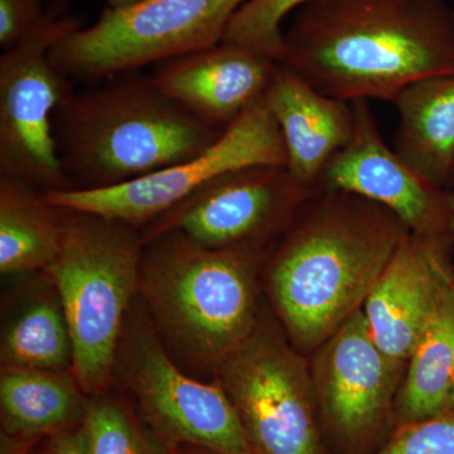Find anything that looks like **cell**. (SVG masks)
Wrapping results in <instances>:
<instances>
[{
	"instance_id": "obj_1",
	"label": "cell",
	"mask_w": 454,
	"mask_h": 454,
	"mask_svg": "<svg viewBox=\"0 0 454 454\" xmlns=\"http://www.w3.org/2000/svg\"><path fill=\"white\" fill-rule=\"evenodd\" d=\"M292 16L280 64L327 97L393 103L411 83L454 74L448 0H310Z\"/></svg>"
},
{
	"instance_id": "obj_2",
	"label": "cell",
	"mask_w": 454,
	"mask_h": 454,
	"mask_svg": "<svg viewBox=\"0 0 454 454\" xmlns=\"http://www.w3.org/2000/svg\"><path fill=\"white\" fill-rule=\"evenodd\" d=\"M409 232L379 203L319 188L262 270L278 322L298 351L313 354L363 309Z\"/></svg>"
},
{
	"instance_id": "obj_3",
	"label": "cell",
	"mask_w": 454,
	"mask_h": 454,
	"mask_svg": "<svg viewBox=\"0 0 454 454\" xmlns=\"http://www.w3.org/2000/svg\"><path fill=\"white\" fill-rule=\"evenodd\" d=\"M270 250L207 249L179 231L146 240L139 295L166 348L212 373L240 348L262 318Z\"/></svg>"
},
{
	"instance_id": "obj_4",
	"label": "cell",
	"mask_w": 454,
	"mask_h": 454,
	"mask_svg": "<svg viewBox=\"0 0 454 454\" xmlns=\"http://www.w3.org/2000/svg\"><path fill=\"white\" fill-rule=\"evenodd\" d=\"M221 133L163 95L151 77L73 92L55 116L59 158L74 188L151 175L201 153Z\"/></svg>"
},
{
	"instance_id": "obj_5",
	"label": "cell",
	"mask_w": 454,
	"mask_h": 454,
	"mask_svg": "<svg viewBox=\"0 0 454 454\" xmlns=\"http://www.w3.org/2000/svg\"><path fill=\"white\" fill-rule=\"evenodd\" d=\"M143 253L138 227L65 211L61 250L44 271L70 328L71 372L89 396L107 393L114 382L122 331L140 291Z\"/></svg>"
},
{
	"instance_id": "obj_6",
	"label": "cell",
	"mask_w": 454,
	"mask_h": 454,
	"mask_svg": "<svg viewBox=\"0 0 454 454\" xmlns=\"http://www.w3.org/2000/svg\"><path fill=\"white\" fill-rule=\"evenodd\" d=\"M82 22L66 12V0L0 56V173L46 191L71 190L55 136L57 110L73 85L51 56L53 46Z\"/></svg>"
},
{
	"instance_id": "obj_7",
	"label": "cell",
	"mask_w": 454,
	"mask_h": 454,
	"mask_svg": "<svg viewBox=\"0 0 454 454\" xmlns=\"http://www.w3.org/2000/svg\"><path fill=\"white\" fill-rule=\"evenodd\" d=\"M247 2L140 0L127 8L106 7L94 25L57 42L51 56L70 79L121 76L219 44Z\"/></svg>"
},
{
	"instance_id": "obj_8",
	"label": "cell",
	"mask_w": 454,
	"mask_h": 454,
	"mask_svg": "<svg viewBox=\"0 0 454 454\" xmlns=\"http://www.w3.org/2000/svg\"><path fill=\"white\" fill-rule=\"evenodd\" d=\"M136 303L119 343L114 381L134 396L146 426L168 447L256 454L223 387L184 372L167 351L143 303Z\"/></svg>"
},
{
	"instance_id": "obj_9",
	"label": "cell",
	"mask_w": 454,
	"mask_h": 454,
	"mask_svg": "<svg viewBox=\"0 0 454 454\" xmlns=\"http://www.w3.org/2000/svg\"><path fill=\"white\" fill-rule=\"evenodd\" d=\"M256 454H331L309 361L262 313L255 333L214 372Z\"/></svg>"
},
{
	"instance_id": "obj_10",
	"label": "cell",
	"mask_w": 454,
	"mask_h": 454,
	"mask_svg": "<svg viewBox=\"0 0 454 454\" xmlns=\"http://www.w3.org/2000/svg\"><path fill=\"white\" fill-rule=\"evenodd\" d=\"M256 164L286 167L282 134L264 98L190 160L116 186L42 193L59 210L98 215L143 230L223 173Z\"/></svg>"
},
{
	"instance_id": "obj_11",
	"label": "cell",
	"mask_w": 454,
	"mask_h": 454,
	"mask_svg": "<svg viewBox=\"0 0 454 454\" xmlns=\"http://www.w3.org/2000/svg\"><path fill=\"white\" fill-rule=\"evenodd\" d=\"M317 411L331 454H372L396 427L406 363L373 340L363 309L313 352Z\"/></svg>"
},
{
	"instance_id": "obj_12",
	"label": "cell",
	"mask_w": 454,
	"mask_h": 454,
	"mask_svg": "<svg viewBox=\"0 0 454 454\" xmlns=\"http://www.w3.org/2000/svg\"><path fill=\"white\" fill-rule=\"evenodd\" d=\"M318 191L284 166L241 167L149 223L142 230L143 240L179 231L207 249H271Z\"/></svg>"
},
{
	"instance_id": "obj_13",
	"label": "cell",
	"mask_w": 454,
	"mask_h": 454,
	"mask_svg": "<svg viewBox=\"0 0 454 454\" xmlns=\"http://www.w3.org/2000/svg\"><path fill=\"white\" fill-rule=\"evenodd\" d=\"M352 138L325 167L318 188L354 193L379 203L411 234L453 247V188L423 177L387 146L369 101H352Z\"/></svg>"
},
{
	"instance_id": "obj_14",
	"label": "cell",
	"mask_w": 454,
	"mask_h": 454,
	"mask_svg": "<svg viewBox=\"0 0 454 454\" xmlns=\"http://www.w3.org/2000/svg\"><path fill=\"white\" fill-rule=\"evenodd\" d=\"M453 247L409 232L364 304L373 340L408 363L415 345L454 284Z\"/></svg>"
},
{
	"instance_id": "obj_15",
	"label": "cell",
	"mask_w": 454,
	"mask_h": 454,
	"mask_svg": "<svg viewBox=\"0 0 454 454\" xmlns=\"http://www.w3.org/2000/svg\"><path fill=\"white\" fill-rule=\"evenodd\" d=\"M155 66V88L200 121L223 130L264 98L279 62L254 47L223 41Z\"/></svg>"
},
{
	"instance_id": "obj_16",
	"label": "cell",
	"mask_w": 454,
	"mask_h": 454,
	"mask_svg": "<svg viewBox=\"0 0 454 454\" xmlns=\"http://www.w3.org/2000/svg\"><path fill=\"white\" fill-rule=\"evenodd\" d=\"M264 100L282 134L286 168L318 188L325 167L352 138L354 106L322 94L280 62Z\"/></svg>"
},
{
	"instance_id": "obj_17",
	"label": "cell",
	"mask_w": 454,
	"mask_h": 454,
	"mask_svg": "<svg viewBox=\"0 0 454 454\" xmlns=\"http://www.w3.org/2000/svg\"><path fill=\"white\" fill-rule=\"evenodd\" d=\"M90 396L71 372L2 366L3 437L32 444L85 419Z\"/></svg>"
},
{
	"instance_id": "obj_18",
	"label": "cell",
	"mask_w": 454,
	"mask_h": 454,
	"mask_svg": "<svg viewBox=\"0 0 454 454\" xmlns=\"http://www.w3.org/2000/svg\"><path fill=\"white\" fill-rule=\"evenodd\" d=\"M394 152L423 177L450 187L454 168V74L411 83L393 101Z\"/></svg>"
},
{
	"instance_id": "obj_19",
	"label": "cell",
	"mask_w": 454,
	"mask_h": 454,
	"mask_svg": "<svg viewBox=\"0 0 454 454\" xmlns=\"http://www.w3.org/2000/svg\"><path fill=\"white\" fill-rule=\"evenodd\" d=\"M20 293L3 325L2 366L71 372L73 339L49 274L41 271Z\"/></svg>"
},
{
	"instance_id": "obj_20",
	"label": "cell",
	"mask_w": 454,
	"mask_h": 454,
	"mask_svg": "<svg viewBox=\"0 0 454 454\" xmlns=\"http://www.w3.org/2000/svg\"><path fill=\"white\" fill-rule=\"evenodd\" d=\"M65 211L20 179L0 177V271L23 276L47 270L61 250Z\"/></svg>"
},
{
	"instance_id": "obj_21",
	"label": "cell",
	"mask_w": 454,
	"mask_h": 454,
	"mask_svg": "<svg viewBox=\"0 0 454 454\" xmlns=\"http://www.w3.org/2000/svg\"><path fill=\"white\" fill-rule=\"evenodd\" d=\"M454 381V284L406 363L395 399L397 424L444 414Z\"/></svg>"
},
{
	"instance_id": "obj_22",
	"label": "cell",
	"mask_w": 454,
	"mask_h": 454,
	"mask_svg": "<svg viewBox=\"0 0 454 454\" xmlns=\"http://www.w3.org/2000/svg\"><path fill=\"white\" fill-rule=\"evenodd\" d=\"M90 454H172L169 447L118 397L90 396L85 419Z\"/></svg>"
},
{
	"instance_id": "obj_23",
	"label": "cell",
	"mask_w": 454,
	"mask_h": 454,
	"mask_svg": "<svg viewBox=\"0 0 454 454\" xmlns=\"http://www.w3.org/2000/svg\"><path fill=\"white\" fill-rule=\"evenodd\" d=\"M310 0H250L236 13L223 41L247 44L282 61L284 22Z\"/></svg>"
},
{
	"instance_id": "obj_24",
	"label": "cell",
	"mask_w": 454,
	"mask_h": 454,
	"mask_svg": "<svg viewBox=\"0 0 454 454\" xmlns=\"http://www.w3.org/2000/svg\"><path fill=\"white\" fill-rule=\"evenodd\" d=\"M372 454H454V415L397 424Z\"/></svg>"
},
{
	"instance_id": "obj_25",
	"label": "cell",
	"mask_w": 454,
	"mask_h": 454,
	"mask_svg": "<svg viewBox=\"0 0 454 454\" xmlns=\"http://www.w3.org/2000/svg\"><path fill=\"white\" fill-rule=\"evenodd\" d=\"M43 0H0V46L11 49L40 22Z\"/></svg>"
},
{
	"instance_id": "obj_26",
	"label": "cell",
	"mask_w": 454,
	"mask_h": 454,
	"mask_svg": "<svg viewBox=\"0 0 454 454\" xmlns=\"http://www.w3.org/2000/svg\"><path fill=\"white\" fill-rule=\"evenodd\" d=\"M42 454H90L89 439L83 422L74 428L51 435Z\"/></svg>"
},
{
	"instance_id": "obj_27",
	"label": "cell",
	"mask_w": 454,
	"mask_h": 454,
	"mask_svg": "<svg viewBox=\"0 0 454 454\" xmlns=\"http://www.w3.org/2000/svg\"><path fill=\"white\" fill-rule=\"evenodd\" d=\"M3 441V454H27L29 444L16 443L5 438Z\"/></svg>"
},
{
	"instance_id": "obj_28",
	"label": "cell",
	"mask_w": 454,
	"mask_h": 454,
	"mask_svg": "<svg viewBox=\"0 0 454 454\" xmlns=\"http://www.w3.org/2000/svg\"><path fill=\"white\" fill-rule=\"evenodd\" d=\"M169 450L172 454H217L211 452V450H203V448L192 446L169 447Z\"/></svg>"
},
{
	"instance_id": "obj_29",
	"label": "cell",
	"mask_w": 454,
	"mask_h": 454,
	"mask_svg": "<svg viewBox=\"0 0 454 454\" xmlns=\"http://www.w3.org/2000/svg\"><path fill=\"white\" fill-rule=\"evenodd\" d=\"M140 0H106L107 8L121 9L130 7V5L136 4Z\"/></svg>"
},
{
	"instance_id": "obj_30",
	"label": "cell",
	"mask_w": 454,
	"mask_h": 454,
	"mask_svg": "<svg viewBox=\"0 0 454 454\" xmlns=\"http://www.w3.org/2000/svg\"><path fill=\"white\" fill-rule=\"evenodd\" d=\"M444 414L454 415V381L452 389L450 391V395H448L446 411H444Z\"/></svg>"
},
{
	"instance_id": "obj_31",
	"label": "cell",
	"mask_w": 454,
	"mask_h": 454,
	"mask_svg": "<svg viewBox=\"0 0 454 454\" xmlns=\"http://www.w3.org/2000/svg\"><path fill=\"white\" fill-rule=\"evenodd\" d=\"M450 187L454 188V168H453L452 177H450Z\"/></svg>"
}]
</instances>
